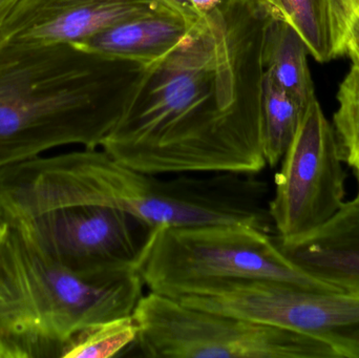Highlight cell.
<instances>
[{
	"label": "cell",
	"mask_w": 359,
	"mask_h": 358,
	"mask_svg": "<svg viewBox=\"0 0 359 358\" xmlns=\"http://www.w3.org/2000/svg\"><path fill=\"white\" fill-rule=\"evenodd\" d=\"M259 0H223L145 69L101 149L143 174H257L264 37Z\"/></svg>",
	"instance_id": "1"
},
{
	"label": "cell",
	"mask_w": 359,
	"mask_h": 358,
	"mask_svg": "<svg viewBox=\"0 0 359 358\" xmlns=\"http://www.w3.org/2000/svg\"><path fill=\"white\" fill-rule=\"evenodd\" d=\"M145 69L80 44L0 42V168L63 145L101 147Z\"/></svg>",
	"instance_id": "2"
},
{
	"label": "cell",
	"mask_w": 359,
	"mask_h": 358,
	"mask_svg": "<svg viewBox=\"0 0 359 358\" xmlns=\"http://www.w3.org/2000/svg\"><path fill=\"white\" fill-rule=\"evenodd\" d=\"M137 271L83 279L0 221V358L63 357L82 332L134 315Z\"/></svg>",
	"instance_id": "3"
},
{
	"label": "cell",
	"mask_w": 359,
	"mask_h": 358,
	"mask_svg": "<svg viewBox=\"0 0 359 358\" xmlns=\"http://www.w3.org/2000/svg\"><path fill=\"white\" fill-rule=\"evenodd\" d=\"M137 273L149 291L176 300L198 288L236 280L339 291L297 266L268 231L244 223L154 227Z\"/></svg>",
	"instance_id": "4"
},
{
	"label": "cell",
	"mask_w": 359,
	"mask_h": 358,
	"mask_svg": "<svg viewBox=\"0 0 359 358\" xmlns=\"http://www.w3.org/2000/svg\"><path fill=\"white\" fill-rule=\"evenodd\" d=\"M0 221L74 275L90 280L137 271L151 229L119 208L57 201L4 184Z\"/></svg>",
	"instance_id": "5"
},
{
	"label": "cell",
	"mask_w": 359,
	"mask_h": 358,
	"mask_svg": "<svg viewBox=\"0 0 359 358\" xmlns=\"http://www.w3.org/2000/svg\"><path fill=\"white\" fill-rule=\"evenodd\" d=\"M134 346L154 358H341L302 332L187 306L149 291L134 311Z\"/></svg>",
	"instance_id": "6"
},
{
	"label": "cell",
	"mask_w": 359,
	"mask_h": 358,
	"mask_svg": "<svg viewBox=\"0 0 359 358\" xmlns=\"http://www.w3.org/2000/svg\"><path fill=\"white\" fill-rule=\"evenodd\" d=\"M187 306L313 336L343 358H359V296L270 280H236L194 290Z\"/></svg>",
	"instance_id": "7"
},
{
	"label": "cell",
	"mask_w": 359,
	"mask_h": 358,
	"mask_svg": "<svg viewBox=\"0 0 359 358\" xmlns=\"http://www.w3.org/2000/svg\"><path fill=\"white\" fill-rule=\"evenodd\" d=\"M343 162L335 130L316 98L306 109L274 179L268 214L280 245L316 230L341 209L346 195Z\"/></svg>",
	"instance_id": "8"
},
{
	"label": "cell",
	"mask_w": 359,
	"mask_h": 358,
	"mask_svg": "<svg viewBox=\"0 0 359 358\" xmlns=\"http://www.w3.org/2000/svg\"><path fill=\"white\" fill-rule=\"evenodd\" d=\"M162 10L170 8L159 0H20L8 18V39L81 44L111 25Z\"/></svg>",
	"instance_id": "9"
},
{
	"label": "cell",
	"mask_w": 359,
	"mask_h": 358,
	"mask_svg": "<svg viewBox=\"0 0 359 358\" xmlns=\"http://www.w3.org/2000/svg\"><path fill=\"white\" fill-rule=\"evenodd\" d=\"M280 246L312 277L359 296V195L320 228Z\"/></svg>",
	"instance_id": "10"
},
{
	"label": "cell",
	"mask_w": 359,
	"mask_h": 358,
	"mask_svg": "<svg viewBox=\"0 0 359 358\" xmlns=\"http://www.w3.org/2000/svg\"><path fill=\"white\" fill-rule=\"evenodd\" d=\"M192 27L174 11L162 10L111 25L80 46L103 56L149 67L174 50Z\"/></svg>",
	"instance_id": "11"
},
{
	"label": "cell",
	"mask_w": 359,
	"mask_h": 358,
	"mask_svg": "<svg viewBox=\"0 0 359 358\" xmlns=\"http://www.w3.org/2000/svg\"><path fill=\"white\" fill-rule=\"evenodd\" d=\"M308 54L307 46L297 29L271 17L266 27L262 52L264 71L304 111L316 99Z\"/></svg>",
	"instance_id": "12"
},
{
	"label": "cell",
	"mask_w": 359,
	"mask_h": 358,
	"mask_svg": "<svg viewBox=\"0 0 359 358\" xmlns=\"http://www.w3.org/2000/svg\"><path fill=\"white\" fill-rule=\"evenodd\" d=\"M271 17L297 29L316 61L341 56L335 39L330 0H259Z\"/></svg>",
	"instance_id": "13"
},
{
	"label": "cell",
	"mask_w": 359,
	"mask_h": 358,
	"mask_svg": "<svg viewBox=\"0 0 359 358\" xmlns=\"http://www.w3.org/2000/svg\"><path fill=\"white\" fill-rule=\"evenodd\" d=\"M261 111L264 155L267 165L276 167L292 142L305 111L264 71Z\"/></svg>",
	"instance_id": "14"
},
{
	"label": "cell",
	"mask_w": 359,
	"mask_h": 358,
	"mask_svg": "<svg viewBox=\"0 0 359 358\" xmlns=\"http://www.w3.org/2000/svg\"><path fill=\"white\" fill-rule=\"evenodd\" d=\"M134 315L99 324L80 333L65 351L63 358H109L118 357L138 338Z\"/></svg>",
	"instance_id": "15"
},
{
	"label": "cell",
	"mask_w": 359,
	"mask_h": 358,
	"mask_svg": "<svg viewBox=\"0 0 359 358\" xmlns=\"http://www.w3.org/2000/svg\"><path fill=\"white\" fill-rule=\"evenodd\" d=\"M334 130L344 160L359 170V69L352 65L339 86Z\"/></svg>",
	"instance_id": "16"
},
{
	"label": "cell",
	"mask_w": 359,
	"mask_h": 358,
	"mask_svg": "<svg viewBox=\"0 0 359 358\" xmlns=\"http://www.w3.org/2000/svg\"><path fill=\"white\" fill-rule=\"evenodd\" d=\"M330 4L337 48L341 55H344L348 27L354 13L359 8V0H330Z\"/></svg>",
	"instance_id": "17"
},
{
	"label": "cell",
	"mask_w": 359,
	"mask_h": 358,
	"mask_svg": "<svg viewBox=\"0 0 359 358\" xmlns=\"http://www.w3.org/2000/svg\"><path fill=\"white\" fill-rule=\"evenodd\" d=\"M345 54L349 55L354 67L359 69V8L354 13L348 27Z\"/></svg>",
	"instance_id": "18"
},
{
	"label": "cell",
	"mask_w": 359,
	"mask_h": 358,
	"mask_svg": "<svg viewBox=\"0 0 359 358\" xmlns=\"http://www.w3.org/2000/svg\"><path fill=\"white\" fill-rule=\"evenodd\" d=\"M162 4L174 11L177 14L181 15L184 19L188 21L191 25H196L201 18L202 15L198 12L192 6L190 0H159Z\"/></svg>",
	"instance_id": "19"
},
{
	"label": "cell",
	"mask_w": 359,
	"mask_h": 358,
	"mask_svg": "<svg viewBox=\"0 0 359 358\" xmlns=\"http://www.w3.org/2000/svg\"><path fill=\"white\" fill-rule=\"evenodd\" d=\"M20 0H0V42L8 39V21Z\"/></svg>",
	"instance_id": "20"
},
{
	"label": "cell",
	"mask_w": 359,
	"mask_h": 358,
	"mask_svg": "<svg viewBox=\"0 0 359 358\" xmlns=\"http://www.w3.org/2000/svg\"><path fill=\"white\" fill-rule=\"evenodd\" d=\"M196 11L204 16L223 2V0H190Z\"/></svg>",
	"instance_id": "21"
},
{
	"label": "cell",
	"mask_w": 359,
	"mask_h": 358,
	"mask_svg": "<svg viewBox=\"0 0 359 358\" xmlns=\"http://www.w3.org/2000/svg\"><path fill=\"white\" fill-rule=\"evenodd\" d=\"M356 174H358V185H359V170H356ZM358 195H359V188H358Z\"/></svg>",
	"instance_id": "22"
}]
</instances>
